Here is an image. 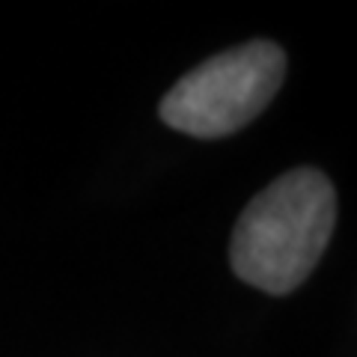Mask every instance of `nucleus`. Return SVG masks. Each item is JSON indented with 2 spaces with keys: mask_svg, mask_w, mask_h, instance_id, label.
<instances>
[{
  "mask_svg": "<svg viewBox=\"0 0 357 357\" xmlns=\"http://www.w3.org/2000/svg\"><path fill=\"white\" fill-rule=\"evenodd\" d=\"M333 220L337 191L325 173L301 167L256 194L232 232L229 262L244 283L286 295L321 259Z\"/></svg>",
  "mask_w": 357,
  "mask_h": 357,
  "instance_id": "1",
  "label": "nucleus"
},
{
  "mask_svg": "<svg viewBox=\"0 0 357 357\" xmlns=\"http://www.w3.org/2000/svg\"><path fill=\"white\" fill-rule=\"evenodd\" d=\"M286 75L280 45L256 39L185 75L161 102V119L191 137H227L259 116Z\"/></svg>",
  "mask_w": 357,
  "mask_h": 357,
  "instance_id": "2",
  "label": "nucleus"
}]
</instances>
